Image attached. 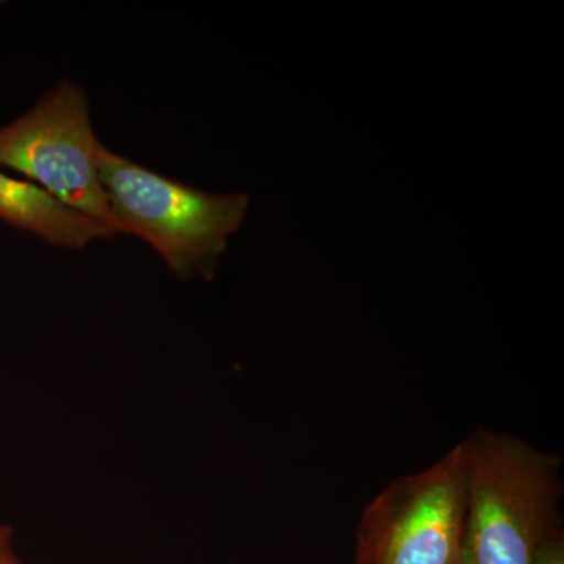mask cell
Wrapping results in <instances>:
<instances>
[{
  "label": "cell",
  "mask_w": 564,
  "mask_h": 564,
  "mask_svg": "<svg viewBox=\"0 0 564 564\" xmlns=\"http://www.w3.org/2000/svg\"><path fill=\"white\" fill-rule=\"evenodd\" d=\"M463 444L466 516L458 564H534L544 541L562 530V459L486 429Z\"/></svg>",
  "instance_id": "6da1fadb"
},
{
  "label": "cell",
  "mask_w": 564,
  "mask_h": 564,
  "mask_svg": "<svg viewBox=\"0 0 564 564\" xmlns=\"http://www.w3.org/2000/svg\"><path fill=\"white\" fill-rule=\"evenodd\" d=\"M99 177L118 234H135L182 280L214 276L242 226L248 196L214 195L170 180L104 148Z\"/></svg>",
  "instance_id": "7a4b0ae2"
},
{
  "label": "cell",
  "mask_w": 564,
  "mask_h": 564,
  "mask_svg": "<svg viewBox=\"0 0 564 564\" xmlns=\"http://www.w3.org/2000/svg\"><path fill=\"white\" fill-rule=\"evenodd\" d=\"M466 516V451L397 478L367 505L355 564H458Z\"/></svg>",
  "instance_id": "3957f363"
},
{
  "label": "cell",
  "mask_w": 564,
  "mask_h": 564,
  "mask_svg": "<svg viewBox=\"0 0 564 564\" xmlns=\"http://www.w3.org/2000/svg\"><path fill=\"white\" fill-rule=\"evenodd\" d=\"M102 150L87 96L69 80H62L24 117L0 129V165L24 174L70 209L118 234L99 177Z\"/></svg>",
  "instance_id": "277c9868"
},
{
  "label": "cell",
  "mask_w": 564,
  "mask_h": 564,
  "mask_svg": "<svg viewBox=\"0 0 564 564\" xmlns=\"http://www.w3.org/2000/svg\"><path fill=\"white\" fill-rule=\"evenodd\" d=\"M0 220L57 247L79 248L113 236L101 223L70 209L33 182L0 172Z\"/></svg>",
  "instance_id": "5b68a950"
},
{
  "label": "cell",
  "mask_w": 564,
  "mask_h": 564,
  "mask_svg": "<svg viewBox=\"0 0 564 564\" xmlns=\"http://www.w3.org/2000/svg\"><path fill=\"white\" fill-rule=\"evenodd\" d=\"M534 564H564V536L562 530L544 541Z\"/></svg>",
  "instance_id": "8992f818"
},
{
  "label": "cell",
  "mask_w": 564,
  "mask_h": 564,
  "mask_svg": "<svg viewBox=\"0 0 564 564\" xmlns=\"http://www.w3.org/2000/svg\"><path fill=\"white\" fill-rule=\"evenodd\" d=\"M11 529L6 525H0V564H6L7 560L11 558L10 549Z\"/></svg>",
  "instance_id": "52a82bcc"
},
{
  "label": "cell",
  "mask_w": 564,
  "mask_h": 564,
  "mask_svg": "<svg viewBox=\"0 0 564 564\" xmlns=\"http://www.w3.org/2000/svg\"><path fill=\"white\" fill-rule=\"evenodd\" d=\"M6 564H20V563L17 562V558H14V556H11V558L7 560Z\"/></svg>",
  "instance_id": "ba28073f"
}]
</instances>
